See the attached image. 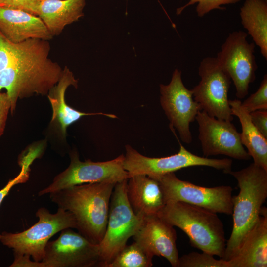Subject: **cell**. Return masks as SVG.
<instances>
[{
  "label": "cell",
  "mask_w": 267,
  "mask_h": 267,
  "mask_svg": "<svg viewBox=\"0 0 267 267\" xmlns=\"http://www.w3.org/2000/svg\"><path fill=\"white\" fill-rule=\"evenodd\" d=\"M85 4L86 0H42L38 16L53 37L84 16Z\"/></svg>",
  "instance_id": "20"
},
{
  "label": "cell",
  "mask_w": 267,
  "mask_h": 267,
  "mask_svg": "<svg viewBox=\"0 0 267 267\" xmlns=\"http://www.w3.org/2000/svg\"><path fill=\"white\" fill-rule=\"evenodd\" d=\"M241 0H190L185 5L177 9L176 13L179 15L187 7L197 3L196 11L199 17H203L214 9L223 10L225 7L221 6L234 4Z\"/></svg>",
  "instance_id": "26"
},
{
  "label": "cell",
  "mask_w": 267,
  "mask_h": 267,
  "mask_svg": "<svg viewBox=\"0 0 267 267\" xmlns=\"http://www.w3.org/2000/svg\"><path fill=\"white\" fill-rule=\"evenodd\" d=\"M227 174L237 180L239 194L232 196L233 227L222 259L228 261L237 252L243 239L258 220L267 197V171L251 163Z\"/></svg>",
  "instance_id": "3"
},
{
  "label": "cell",
  "mask_w": 267,
  "mask_h": 267,
  "mask_svg": "<svg viewBox=\"0 0 267 267\" xmlns=\"http://www.w3.org/2000/svg\"><path fill=\"white\" fill-rule=\"evenodd\" d=\"M241 24L267 60V0H245L240 8Z\"/></svg>",
  "instance_id": "22"
},
{
  "label": "cell",
  "mask_w": 267,
  "mask_h": 267,
  "mask_svg": "<svg viewBox=\"0 0 267 267\" xmlns=\"http://www.w3.org/2000/svg\"><path fill=\"white\" fill-rule=\"evenodd\" d=\"M252 122L260 132L267 138V110H258L250 113Z\"/></svg>",
  "instance_id": "30"
},
{
  "label": "cell",
  "mask_w": 267,
  "mask_h": 267,
  "mask_svg": "<svg viewBox=\"0 0 267 267\" xmlns=\"http://www.w3.org/2000/svg\"><path fill=\"white\" fill-rule=\"evenodd\" d=\"M200 81L191 90L193 98L209 115L231 122L232 114L228 94L231 83L229 76L220 66L216 57H207L198 67Z\"/></svg>",
  "instance_id": "11"
},
{
  "label": "cell",
  "mask_w": 267,
  "mask_h": 267,
  "mask_svg": "<svg viewBox=\"0 0 267 267\" xmlns=\"http://www.w3.org/2000/svg\"><path fill=\"white\" fill-rule=\"evenodd\" d=\"M229 267H267V209L248 231L236 253L228 261Z\"/></svg>",
  "instance_id": "17"
},
{
  "label": "cell",
  "mask_w": 267,
  "mask_h": 267,
  "mask_svg": "<svg viewBox=\"0 0 267 267\" xmlns=\"http://www.w3.org/2000/svg\"><path fill=\"white\" fill-rule=\"evenodd\" d=\"M159 183L165 204L182 202L216 213L232 214V191L229 185L207 187L178 178L174 172L155 178Z\"/></svg>",
  "instance_id": "8"
},
{
  "label": "cell",
  "mask_w": 267,
  "mask_h": 267,
  "mask_svg": "<svg viewBox=\"0 0 267 267\" xmlns=\"http://www.w3.org/2000/svg\"><path fill=\"white\" fill-rule=\"evenodd\" d=\"M178 267H229L228 261L218 260L214 255L192 252L179 257Z\"/></svg>",
  "instance_id": "24"
},
{
  "label": "cell",
  "mask_w": 267,
  "mask_h": 267,
  "mask_svg": "<svg viewBox=\"0 0 267 267\" xmlns=\"http://www.w3.org/2000/svg\"><path fill=\"white\" fill-rule=\"evenodd\" d=\"M0 32L14 43L33 38L49 40L53 37L38 16L2 7H0Z\"/></svg>",
  "instance_id": "16"
},
{
  "label": "cell",
  "mask_w": 267,
  "mask_h": 267,
  "mask_svg": "<svg viewBox=\"0 0 267 267\" xmlns=\"http://www.w3.org/2000/svg\"><path fill=\"white\" fill-rule=\"evenodd\" d=\"M11 101L6 92H0V137L3 134L9 112H10Z\"/></svg>",
  "instance_id": "29"
},
{
  "label": "cell",
  "mask_w": 267,
  "mask_h": 267,
  "mask_svg": "<svg viewBox=\"0 0 267 267\" xmlns=\"http://www.w3.org/2000/svg\"><path fill=\"white\" fill-rule=\"evenodd\" d=\"M195 120L204 157L224 155L238 160L251 158L231 122L212 117L202 110L198 112Z\"/></svg>",
  "instance_id": "14"
},
{
  "label": "cell",
  "mask_w": 267,
  "mask_h": 267,
  "mask_svg": "<svg viewBox=\"0 0 267 267\" xmlns=\"http://www.w3.org/2000/svg\"><path fill=\"white\" fill-rule=\"evenodd\" d=\"M42 0H0V7L21 10L38 16Z\"/></svg>",
  "instance_id": "27"
},
{
  "label": "cell",
  "mask_w": 267,
  "mask_h": 267,
  "mask_svg": "<svg viewBox=\"0 0 267 267\" xmlns=\"http://www.w3.org/2000/svg\"><path fill=\"white\" fill-rule=\"evenodd\" d=\"M32 161L24 159L21 162V170L20 173L14 178L8 181L6 185L0 190V206L4 199L8 195L11 189L15 185L26 182L29 178L30 166Z\"/></svg>",
  "instance_id": "28"
},
{
  "label": "cell",
  "mask_w": 267,
  "mask_h": 267,
  "mask_svg": "<svg viewBox=\"0 0 267 267\" xmlns=\"http://www.w3.org/2000/svg\"><path fill=\"white\" fill-rule=\"evenodd\" d=\"M232 115L237 116L241 123V141L253 159V163L267 171V138L254 125L250 113L241 106L238 99L229 100Z\"/></svg>",
  "instance_id": "21"
},
{
  "label": "cell",
  "mask_w": 267,
  "mask_h": 267,
  "mask_svg": "<svg viewBox=\"0 0 267 267\" xmlns=\"http://www.w3.org/2000/svg\"><path fill=\"white\" fill-rule=\"evenodd\" d=\"M158 216L182 230L191 245L202 252L222 258L226 247L222 222L217 213L182 202L168 203Z\"/></svg>",
  "instance_id": "4"
},
{
  "label": "cell",
  "mask_w": 267,
  "mask_h": 267,
  "mask_svg": "<svg viewBox=\"0 0 267 267\" xmlns=\"http://www.w3.org/2000/svg\"><path fill=\"white\" fill-rule=\"evenodd\" d=\"M127 195L134 212L142 217L157 214L165 205L159 182L146 175L128 178Z\"/></svg>",
  "instance_id": "18"
},
{
  "label": "cell",
  "mask_w": 267,
  "mask_h": 267,
  "mask_svg": "<svg viewBox=\"0 0 267 267\" xmlns=\"http://www.w3.org/2000/svg\"><path fill=\"white\" fill-rule=\"evenodd\" d=\"M179 143L180 149L177 153L157 158L144 156L130 145H126L124 168L128 172L129 177L144 175L154 179L166 174L192 166H208L222 171L227 174L231 170V159L199 156L187 150Z\"/></svg>",
  "instance_id": "7"
},
{
  "label": "cell",
  "mask_w": 267,
  "mask_h": 267,
  "mask_svg": "<svg viewBox=\"0 0 267 267\" xmlns=\"http://www.w3.org/2000/svg\"><path fill=\"white\" fill-rule=\"evenodd\" d=\"M68 228L57 239L48 241L41 261L44 267H100L99 245Z\"/></svg>",
  "instance_id": "12"
},
{
  "label": "cell",
  "mask_w": 267,
  "mask_h": 267,
  "mask_svg": "<svg viewBox=\"0 0 267 267\" xmlns=\"http://www.w3.org/2000/svg\"><path fill=\"white\" fill-rule=\"evenodd\" d=\"M153 255L134 241L124 249L106 267H151Z\"/></svg>",
  "instance_id": "23"
},
{
  "label": "cell",
  "mask_w": 267,
  "mask_h": 267,
  "mask_svg": "<svg viewBox=\"0 0 267 267\" xmlns=\"http://www.w3.org/2000/svg\"><path fill=\"white\" fill-rule=\"evenodd\" d=\"M14 259L13 263L9 266L10 267H44L42 262H37L30 260V257L27 255H14Z\"/></svg>",
  "instance_id": "31"
},
{
  "label": "cell",
  "mask_w": 267,
  "mask_h": 267,
  "mask_svg": "<svg viewBox=\"0 0 267 267\" xmlns=\"http://www.w3.org/2000/svg\"><path fill=\"white\" fill-rule=\"evenodd\" d=\"M241 106L248 113L258 110H267V75H264L258 90L241 102Z\"/></svg>",
  "instance_id": "25"
},
{
  "label": "cell",
  "mask_w": 267,
  "mask_h": 267,
  "mask_svg": "<svg viewBox=\"0 0 267 267\" xmlns=\"http://www.w3.org/2000/svg\"><path fill=\"white\" fill-rule=\"evenodd\" d=\"M243 31L230 33L216 57L221 68L229 76L236 89V96L243 99L248 94L250 84L256 79L258 66L255 43L247 40Z\"/></svg>",
  "instance_id": "10"
},
{
  "label": "cell",
  "mask_w": 267,
  "mask_h": 267,
  "mask_svg": "<svg viewBox=\"0 0 267 267\" xmlns=\"http://www.w3.org/2000/svg\"><path fill=\"white\" fill-rule=\"evenodd\" d=\"M70 163L63 171L56 175L52 182L38 192L42 196L74 185L98 182L117 183L128 179V173L124 168V155L111 160L81 161L76 151L70 153Z\"/></svg>",
  "instance_id": "9"
},
{
  "label": "cell",
  "mask_w": 267,
  "mask_h": 267,
  "mask_svg": "<svg viewBox=\"0 0 267 267\" xmlns=\"http://www.w3.org/2000/svg\"><path fill=\"white\" fill-rule=\"evenodd\" d=\"M128 179L116 183L111 196L107 227L99 244L100 267H106L124 249L143 221L144 217L136 215L129 202Z\"/></svg>",
  "instance_id": "6"
},
{
  "label": "cell",
  "mask_w": 267,
  "mask_h": 267,
  "mask_svg": "<svg viewBox=\"0 0 267 267\" xmlns=\"http://www.w3.org/2000/svg\"><path fill=\"white\" fill-rule=\"evenodd\" d=\"M161 107L170 121L171 128H175L181 140L189 144L192 140L190 124L201 110L193 98L192 90L184 86L181 72L175 69L169 84L160 85Z\"/></svg>",
  "instance_id": "13"
},
{
  "label": "cell",
  "mask_w": 267,
  "mask_h": 267,
  "mask_svg": "<svg viewBox=\"0 0 267 267\" xmlns=\"http://www.w3.org/2000/svg\"><path fill=\"white\" fill-rule=\"evenodd\" d=\"M38 221L28 229L18 233H0V241L11 249L14 255H27L37 262L44 258L45 246L53 235L68 228L76 229V220L69 211L58 208L55 213L41 207L36 212Z\"/></svg>",
  "instance_id": "5"
},
{
  "label": "cell",
  "mask_w": 267,
  "mask_h": 267,
  "mask_svg": "<svg viewBox=\"0 0 267 267\" xmlns=\"http://www.w3.org/2000/svg\"><path fill=\"white\" fill-rule=\"evenodd\" d=\"M116 183L98 182L74 185L49 194L58 208L74 217L78 232L99 244L105 234L110 200Z\"/></svg>",
  "instance_id": "2"
},
{
  "label": "cell",
  "mask_w": 267,
  "mask_h": 267,
  "mask_svg": "<svg viewBox=\"0 0 267 267\" xmlns=\"http://www.w3.org/2000/svg\"><path fill=\"white\" fill-rule=\"evenodd\" d=\"M78 83V81L75 78L73 73L65 66L59 81L47 94L52 110L51 122H56L58 124L64 137L66 136L67 128L84 116L103 115L111 118H117L112 114L80 112L67 104L65 101L67 89L70 86L77 88Z\"/></svg>",
  "instance_id": "19"
},
{
  "label": "cell",
  "mask_w": 267,
  "mask_h": 267,
  "mask_svg": "<svg viewBox=\"0 0 267 267\" xmlns=\"http://www.w3.org/2000/svg\"><path fill=\"white\" fill-rule=\"evenodd\" d=\"M50 50L48 40L14 43L0 32V90H7L11 114L19 99L47 95L59 81L63 69L49 58Z\"/></svg>",
  "instance_id": "1"
},
{
  "label": "cell",
  "mask_w": 267,
  "mask_h": 267,
  "mask_svg": "<svg viewBox=\"0 0 267 267\" xmlns=\"http://www.w3.org/2000/svg\"><path fill=\"white\" fill-rule=\"evenodd\" d=\"M133 237L134 241L153 256H162L173 267H178L176 232L174 226L163 220L157 214L144 217L139 228Z\"/></svg>",
  "instance_id": "15"
}]
</instances>
